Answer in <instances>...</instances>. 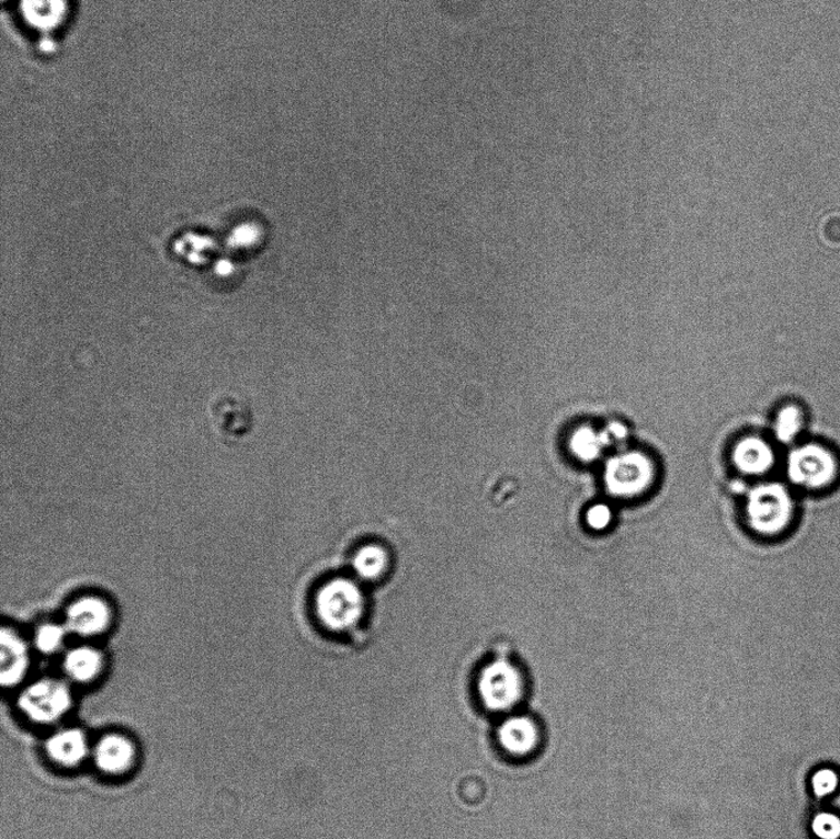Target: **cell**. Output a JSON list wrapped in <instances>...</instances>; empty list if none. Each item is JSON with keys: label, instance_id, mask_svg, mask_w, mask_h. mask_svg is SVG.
<instances>
[{"label": "cell", "instance_id": "6da1fadb", "mask_svg": "<svg viewBox=\"0 0 840 839\" xmlns=\"http://www.w3.org/2000/svg\"><path fill=\"white\" fill-rule=\"evenodd\" d=\"M793 512L792 495L782 484H762L748 495V523L759 534L774 535L783 532L791 523Z\"/></svg>", "mask_w": 840, "mask_h": 839}, {"label": "cell", "instance_id": "7a4b0ae2", "mask_svg": "<svg viewBox=\"0 0 840 839\" xmlns=\"http://www.w3.org/2000/svg\"><path fill=\"white\" fill-rule=\"evenodd\" d=\"M478 695L485 710L492 713L508 712L519 704L523 695V679L518 667L499 659L481 671Z\"/></svg>", "mask_w": 840, "mask_h": 839}, {"label": "cell", "instance_id": "3957f363", "mask_svg": "<svg viewBox=\"0 0 840 839\" xmlns=\"http://www.w3.org/2000/svg\"><path fill=\"white\" fill-rule=\"evenodd\" d=\"M787 477L795 485L818 490L831 485L838 474L835 454L816 443L795 449L787 458Z\"/></svg>", "mask_w": 840, "mask_h": 839}, {"label": "cell", "instance_id": "277c9868", "mask_svg": "<svg viewBox=\"0 0 840 839\" xmlns=\"http://www.w3.org/2000/svg\"><path fill=\"white\" fill-rule=\"evenodd\" d=\"M363 606L361 591L348 580L331 581L318 594V614L331 630L343 631L356 625L363 614Z\"/></svg>", "mask_w": 840, "mask_h": 839}, {"label": "cell", "instance_id": "5b68a950", "mask_svg": "<svg viewBox=\"0 0 840 839\" xmlns=\"http://www.w3.org/2000/svg\"><path fill=\"white\" fill-rule=\"evenodd\" d=\"M654 479V464L640 452H625L605 464L606 489L618 498H633L650 487Z\"/></svg>", "mask_w": 840, "mask_h": 839}, {"label": "cell", "instance_id": "8992f818", "mask_svg": "<svg viewBox=\"0 0 840 839\" xmlns=\"http://www.w3.org/2000/svg\"><path fill=\"white\" fill-rule=\"evenodd\" d=\"M72 703L67 685L55 680H44L24 691L19 706L30 719L48 724L65 715Z\"/></svg>", "mask_w": 840, "mask_h": 839}, {"label": "cell", "instance_id": "52a82bcc", "mask_svg": "<svg viewBox=\"0 0 840 839\" xmlns=\"http://www.w3.org/2000/svg\"><path fill=\"white\" fill-rule=\"evenodd\" d=\"M212 420L219 436L230 442L246 438L252 424L251 412L246 404L230 399L215 404Z\"/></svg>", "mask_w": 840, "mask_h": 839}, {"label": "cell", "instance_id": "ba28073f", "mask_svg": "<svg viewBox=\"0 0 840 839\" xmlns=\"http://www.w3.org/2000/svg\"><path fill=\"white\" fill-rule=\"evenodd\" d=\"M20 13L30 27L50 33L66 22L69 0H20Z\"/></svg>", "mask_w": 840, "mask_h": 839}, {"label": "cell", "instance_id": "9c48e42d", "mask_svg": "<svg viewBox=\"0 0 840 839\" xmlns=\"http://www.w3.org/2000/svg\"><path fill=\"white\" fill-rule=\"evenodd\" d=\"M94 757L101 771L118 774L126 772L134 764L136 750L127 737L111 734L99 741Z\"/></svg>", "mask_w": 840, "mask_h": 839}, {"label": "cell", "instance_id": "30bf717a", "mask_svg": "<svg viewBox=\"0 0 840 839\" xmlns=\"http://www.w3.org/2000/svg\"><path fill=\"white\" fill-rule=\"evenodd\" d=\"M69 628L82 635H95L106 630L110 611L105 602L87 598L70 605L67 614Z\"/></svg>", "mask_w": 840, "mask_h": 839}, {"label": "cell", "instance_id": "8fae6325", "mask_svg": "<svg viewBox=\"0 0 840 839\" xmlns=\"http://www.w3.org/2000/svg\"><path fill=\"white\" fill-rule=\"evenodd\" d=\"M503 750L512 756H527L538 745L540 733L530 717L514 716L506 721L498 733Z\"/></svg>", "mask_w": 840, "mask_h": 839}, {"label": "cell", "instance_id": "7c38bea8", "mask_svg": "<svg viewBox=\"0 0 840 839\" xmlns=\"http://www.w3.org/2000/svg\"><path fill=\"white\" fill-rule=\"evenodd\" d=\"M733 460L738 470L747 475H762L774 466V452L769 444L757 438H747L736 444Z\"/></svg>", "mask_w": 840, "mask_h": 839}, {"label": "cell", "instance_id": "4fadbf2b", "mask_svg": "<svg viewBox=\"0 0 840 839\" xmlns=\"http://www.w3.org/2000/svg\"><path fill=\"white\" fill-rule=\"evenodd\" d=\"M46 751L59 764L77 766L88 753L87 737L78 729L60 732L48 739Z\"/></svg>", "mask_w": 840, "mask_h": 839}, {"label": "cell", "instance_id": "5bb4252c", "mask_svg": "<svg viewBox=\"0 0 840 839\" xmlns=\"http://www.w3.org/2000/svg\"><path fill=\"white\" fill-rule=\"evenodd\" d=\"M27 653L22 639L12 631L2 632V680L3 685H14L26 672Z\"/></svg>", "mask_w": 840, "mask_h": 839}, {"label": "cell", "instance_id": "9a60e30c", "mask_svg": "<svg viewBox=\"0 0 840 839\" xmlns=\"http://www.w3.org/2000/svg\"><path fill=\"white\" fill-rule=\"evenodd\" d=\"M611 444L605 431L599 432L587 427L577 429L569 442L574 456L582 462L599 460L603 451Z\"/></svg>", "mask_w": 840, "mask_h": 839}, {"label": "cell", "instance_id": "2e32d148", "mask_svg": "<svg viewBox=\"0 0 840 839\" xmlns=\"http://www.w3.org/2000/svg\"><path fill=\"white\" fill-rule=\"evenodd\" d=\"M103 666L101 655L89 648L76 649L66 657V672L78 682H89L99 674Z\"/></svg>", "mask_w": 840, "mask_h": 839}, {"label": "cell", "instance_id": "e0dca14e", "mask_svg": "<svg viewBox=\"0 0 840 839\" xmlns=\"http://www.w3.org/2000/svg\"><path fill=\"white\" fill-rule=\"evenodd\" d=\"M353 565L362 578L377 579L387 569V554L377 545H367L357 553Z\"/></svg>", "mask_w": 840, "mask_h": 839}, {"label": "cell", "instance_id": "ac0fdd59", "mask_svg": "<svg viewBox=\"0 0 840 839\" xmlns=\"http://www.w3.org/2000/svg\"><path fill=\"white\" fill-rule=\"evenodd\" d=\"M803 427V411L795 406H788L779 411L774 423V434L779 442L792 443L802 432Z\"/></svg>", "mask_w": 840, "mask_h": 839}, {"label": "cell", "instance_id": "d6986e66", "mask_svg": "<svg viewBox=\"0 0 840 839\" xmlns=\"http://www.w3.org/2000/svg\"><path fill=\"white\" fill-rule=\"evenodd\" d=\"M813 832L819 839L840 838V818L831 813H821L814 817Z\"/></svg>", "mask_w": 840, "mask_h": 839}, {"label": "cell", "instance_id": "ffe728a7", "mask_svg": "<svg viewBox=\"0 0 840 839\" xmlns=\"http://www.w3.org/2000/svg\"><path fill=\"white\" fill-rule=\"evenodd\" d=\"M839 785V776L833 770L822 768L813 775L811 786L817 797L833 794Z\"/></svg>", "mask_w": 840, "mask_h": 839}, {"label": "cell", "instance_id": "44dd1931", "mask_svg": "<svg viewBox=\"0 0 840 839\" xmlns=\"http://www.w3.org/2000/svg\"><path fill=\"white\" fill-rule=\"evenodd\" d=\"M64 642V632L54 625H47L37 634V648L44 653L56 651Z\"/></svg>", "mask_w": 840, "mask_h": 839}, {"label": "cell", "instance_id": "7402d4cb", "mask_svg": "<svg viewBox=\"0 0 840 839\" xmlns=\"http://www.w3.org/2000/svg\"><path fill=\"white\" fill-rule=\"evenodd\" d=\"M612 511L606 504H594L586 514V521L594 531H603L611 524Z\"/></svg>", "mask_w": 840, "mask_h": 839}, {"label": "cell", "instance_id": "603a6c76", "mask_svg": "<svg viewBox=\"0 0 840 839\" xmlns=\"http://www.w3.org/2000/svg\"><path fill=\"white\" fill-rule=\"evenodd\" d=\"M605 432L609 434V439L612 444L614 442H623L627 438L626 428L618 422L612 423L611 427L605 430Z\"/></svg>", "mask_w": 840, "mask_h": 839}]
</instances>
